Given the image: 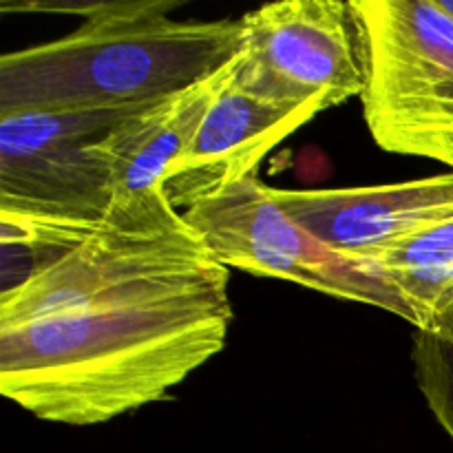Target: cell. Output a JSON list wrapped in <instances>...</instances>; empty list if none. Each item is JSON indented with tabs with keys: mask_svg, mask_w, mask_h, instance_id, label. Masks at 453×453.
<instances>
[{
	"mask_svg": "<svg viewBox=\"0 0 453 453\" xmlns=\"http://www.w3.org/2000/svg\"><path fill=\"white\" fill-rule=\"evenodd\" d=\"M234 60L177 96L131 111L102 137L100 153L109 164L113 203L164 188L166 171L188 149L212 102L233 80Z\"/></svg>",
	"mask_w": 453,
	"mask_h": 453,
	"instance_id": "cell-9",
	"label": "cell"
},
{
	"mask_svg": "<svg viewBox=\"0 0 453 453\" xmlns=\"http://www.w3.org/2000/svg\"><path fill=\"white\" fill-rule=\"evenodd\" d=\"M438 3L442 4V9H445L447 13H451L453 16V0H438Z\"/></svg>",
	"mask_w": 453,
	"mask_h": 453,
	"instance_id": "cell-12",
	"label": "cell"
},
{
	"mask_svg": "<svg viewBox=\"0 0 453 453\" xmlns=\"http://www.w3.org/2000/svg\"><path fill=\"white\" fill-rule=\"evenodd\" d=\"M228 286L164 188L113 203L73 250L0 295V392L71 427L164 401L224 349Z\"/></svg>",
	"mask_w": 453,
	"mask_h": 453,
	"instance_id": "cell-1",
	"label": "cell"
},
{
	"mask_svg": "<svg viewBox=\"0 0 453 453\" xmlns=\"http://www.w3.org/2000/svg\"><path fill=\"white\" fill-rule=\"evenodd\" d=\"M363 44V118L388 153L453 171V16L438 0H352Z\"/></svg>",
	"mask_w": 453,
	"mask_h": 453,
	"instance_id": "cell-3",
	"label": "cell"
},
{
	"mask_svg": "<svg viewBox=\"0 0 453 453\" xmlns=\"http://www.w3.org/2000/svg\"><path fill=\"white\" fill-rule=\"evenodd\" d=\"M184 217L224 268L283 279L410 323V310L374 264L339 255L319 242L279 206L273 186L257 175L195 203Z\"/></svg>",
	"mask_w": 453,
	"mask_h": 453,
	"instance_id": "cell-4",
	"label": "cell"
},
{
	"mask_svg": "<svg viewBox=\"0 0 453 453\" xmlns=\"http://www.w3.org/2000/svg\"><path fill=\"white\" fill-rule=\"evenodd\" d=\"M319 113H323L321 104H281L230 80L208 109L188 149L166 171L164 193L180 212L217 197L255 177L265 155Z\"/></svg>",
	"mask_w": 453,
	"mask_h": 453,
	"instance_id": "cell-8",
	"label": "cell"
},
{
	"mask_svg": "<svg viewBox=\"0 0 453 453\" xmlns=\"http://www.w3.org/2000/svg\"><path fill=\"white\" fill-rule=\"evenodd\" d=\"M234 84L281 104L323 111L361 97L363 44L352 3L281 0L242 16Z\"/></svg>",
	"mask_w": 453,
	"mask_h": 453,
	"instance_id": "cell-6",
	"label": "cell"
},
{
	"mask_svg": "<svg viewBox=\"0 0 453 453\" xmlns=\"http://www.w3.org/2000/svg\"><path fill=\"white\" fill-rule=\"evenodd\" d=\"M374 265L407 305L416 330H436L453 312V221L396 243Z\"/></svg>",
	"mask_w": 453,
	"mask_h": 453,
	"instance_id": "cell-10",
	"label": "cell"
},
{
	"mask_svg": "<svg viewBox=\"0 0 453 453\" xmlns=\"http://www.w3.org/2000/svg\"><path fill=\"white\" fill-rule=\"evenodd\" d=\"M411 361L429 411L453 441V312L436 330H416Z\"/></svg>",
	"mask_w": 453,
	"mask_h": 453,
	"instance_id": "cell-11",
	"label": "cell"
},
{
	"mask_svg": "<svg viewBox=\"0 0 453 453\" xmlns=\"http://www.w3.org/2000/svg\"><path fill=\"white\" fill-rule=\"evenodd\" d=\"M273 193L319 242L367 264L405 239L453 221V171L396 184Z\"/></svg>",
	"mask_w": 453,
	"mask_h": 453,
	"instance_id": "cell-7",
	"label": "cell"
},
{
	"mask_svg": "<svg viewBox=\"0 0 453 453\" xmlns=\"http://www.w3.org/2000/svg\"><path fill=\"white\" fill-rule=\"evenodd\" d=\"M175 0L71 4L84 22L0 58V113L131 111L219 73L242 51V18L177 20Z\"/></svg>",
	"mask_w": 453,
	"mask_h": 453,
	"instance_id": "cell-2",
	"label": "cell"
},
{
	"mask_svg": "<svg viewBox=\"0 0 453 453\" xmlns=\"http://www.w3.org/2000/svg\"><path fill=\"white\" fill-rule=\"evenodd\" d=\"M131 111L0 113V215L100 224L113 203L100 142Z\"/></svg>",
	"mask_w": 453,
	"mask_h": 453,
	"instance_id": "cell-5",
	"label": "cell"
}]
</instances>
